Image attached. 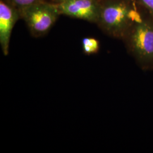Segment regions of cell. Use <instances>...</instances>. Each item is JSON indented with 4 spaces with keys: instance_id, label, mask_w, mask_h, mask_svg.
Masks as SVG:
<instances>
[{
    "instance_id": "6da1fadb",
    "label": "cell",
    "mask_w": 153,
    "mask_h": 153,
    "mask_svg": "<svg viewBox=\"0 0 153 153\" xmlns=\"http://www.w3.org/2000/svg\"><path fill=\"white\" fill-rule=\"evenodd\" d=\"M147 13L135 0H101L97 25L107 35L123 40L132 25Z\"/></svg>"
},
{
    "instance_id": "7a4b0ae2",
    "label": "cell",
    "mask_w": 153,
    "mask_h": 153,
    "mask_svg": "<svg viewBox=\"0 0 153 153\" xmlns=\"http://www.w3.org/2000/svg\"><path fill=\"white\" fill-rule=\"evenodd\" d=\"M123 40L143 70L153 69V18L149 14L134 22Z\"/></svg>"
},
{
    "instance_id": "3957f363",
    "label": "cell",
    "mask_w": 153,
    "mask_h": 153,
    "mask_svg": "<svg viewBox=\"0 0 153 153\" xmlns=\"http://www.w3.org/2000/svg\"><path fill=\"white\" fill-rule=\"evenodd\" d=\"M31 35L34 38L44 36L54 26L60 13L57 4L44 1L19 12Z\"/></svg>"
},
{
    "instance_id": "277c9868",
    "label": "cell",
    "mask_w": 153,
    "mask_h": 153,
    "mask_svg": "<svg viewBox=\"0 0 153 153\" xmlns=\"http://www.w3.org/2000/svg\"><path fill=\"white\" fill-rule=\"evenodd\" d=\"M57 5L61 15L97 24L101 0H66Z\"/></svg>"
},
{
    "instance_id": "5b68a950",
    "label": "cell",
    "mask_w": 153,
    "mask_h": 153,
    "mask_svg": "<svg viewBox=\"0 0 153 153\" xmlns=\"http://www.w3.org/2000/svg\"><path fill=\"white\" fill-rule=\"evenodd\" d=\"M19 19V11L4 0H0V44L5 56L9 54L12 30Z\"/></svg>"
},
{
    "instance_id": "8992f818",
    "label": "cell",
    "mask_w": 153,
    "mask_h": 153,
    "mask_svg": "<svg viewBox=\"0 0 153 153\" xmlns=\"http://www.w3.org/2000/svg\"><path fill=\"white\" fill-rule=\"evenodd\" d=\"M82 50L86 55L96 54L99 52L100 44L98 40L94 38L86 37L82 40Z\"/></svg>"
},
{
    "instance_id": "52a82bcc",
    "label": "cell",
    "mask_w": 153,
    "mask_h": 153,
    "mask_svg": "<svg viewBox=\"0 0 153 153\" xmlns=\"http://www.w3.org/2000/svg\"><path fill=\"white\" fill-rule=\"evenodd\" d=\"M13 6L19 12L27 9L28 7L34 5L44 1H49V0H4Z\"/></svg>"
},
{
    "instance_id": "ba28073f",
    "label": "cell",
    "mask_w": 153,
    "mask_h": 153,
    "mask_svg": "<svg viewBox=\"0 0 153 153\" xmlns=\"http://www.w3.org/2000/svg\"><path fill=\"white\" fill-rule=\"evenodd\" d=\"M135 1L153 18V0H135Z\"/></svg>"
},
{
    "instance_id": "9c48e42d",
    "label": "cell",
    "mask_w": 153,
    "mask_h": 153,
    "mask_svg": "<svg viewBox=\"0 0 153 153\" xmlns=\"http://www.w3.org/2000/svg\"><path fill=\"white\" fill-rule=\"evenodd\" d=\"M66 0H49V1L50 2H53L55 4H59V3H60L62 2L63 1H65Z\"/></svg>"
}]
</instances>
